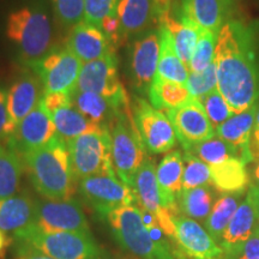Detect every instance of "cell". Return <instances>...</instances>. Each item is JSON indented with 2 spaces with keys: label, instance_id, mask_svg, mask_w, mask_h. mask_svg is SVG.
Masks as SVG:
<instances>
[{
  "label": "cell",
  "instance_id": "33",
  "mask_svg": "<svg viewBox=\"0 0 259 259\" xmlns=\"http://www.w3.org/2000/svg\"><path fill=\"white\" fill-rule=\"evenodd\" d=\"M213 199L215 194L209 186L183 190L178 198V206L180 212L186 218L203 221L208 219L211 211L215 204Z\"/></svg>",
  "mask_w": 259,
  "mask_h": 259
},
{
  "label": "cell",
  "instance_id": "6",
  "mask_svg": "<svg viewBox=\"0 0 259 259\" xmlns=\"http://www.w3.org/2000/svg\"><path fill=\"white\" fill-rule=\"evenodd\" d=\"M109 134L112 162L116 177L132 187L136 174L149 157L132 113L119 115L109 126Z\"/></svg>",
  "mask_w": 259,
  "mask_h": 259
},
{
  "label": "cell",
  "instance_id": "48",
  "mask_svg": "<svg viewBox=\"0 0 259 259\" xmlns=\"http://www.w3.org/2000/svg\"><path fill=\"white\" fill-rule=\"evenodd\" d=\"M253 176H254V179H255V181H257V184H258V186H259V162L257 163V166L254 167Z\"/></svg>",
  "mask_w": 259,
  "mask_h": 259
},
{
  "label": "cell",
  "instance_id": "23",
  "mask_svg": "<svg viewBox=\"0 0 259 259\" xmlns=\"http://www.w3.org/2000/svg\"><path fill=\"white\" fill-rule=\"evenodd\" d=\"M71 102L88 120L108 128L120 114L132 113L131 109L119 106L113 100L94 93L73 90L71 94Z\"/></svg>",
  "mask_w": 259,
  "mask_h": 259
},
{
  "label": "cell",
  "instance_id": "28",
  "mask_svg": "<svg viewBox=\"0 0 259 259\" xmlns=\"http://www.w3.org/2000/svg\"><path fill=\"white\" fill-rule=\"evenodd\" d=\"M158 25L166 28L173 42L174 50L178 57L189 69L190 61L192 59L197 40H198L199 28L196 25L180 21L170 14V11L162 16L158 21Z\"/></svg>",
  "mask_w": 259,
  "mask_h": 259
},
{
  "label": "cell",
  "instance_id": "19",
  "mask_svg": "<svg viewBox=\"0 0 259 259\" xmlns=\"http://www.w3.org/2000/svg\"><path fill=\"white\" fill-rule=\"evenodd\" d=\"M120 45L130 38L151 30L158 24V12L155 0H119L116 8Z\"/></svg>",
  "mask_w": 259,
  "mask_h": 259
},
{
  "label": "cell",
  "instance_id": "1",
  "mask_svg": "<svg viewBox=\"0 0 259 259\" xmlns=\"http://www.w3.org/2000/svg\"><path fill=\"white\" fill-rule=\"evenodd\" d=\"M218 89L235 114L259 101L254 25L234 19L219 32L215 51Z\"/></svg>",
  "mask_w": 259,
  "mask_h": 259
},
{
  "label": "cell",
  "instance_id": "25",
  "mask_svg": "<svg viewBox=\"0 0 259 259\" xmlns=\"http://www.w3.org/2000/svg\"><path fill=\"white\" fill-rule=\"evenodd\" d=\"M257 103L246 111L234 114L215 130L216 136L234 145L242 153V160L246 164L252 160L250 153V139L254 126Z\"/></svg>",
  "mask_w": 259,
  "mask_h": 259
},
{
  "label": "cell",
  "instance_id": "47",
  "mask_svg": "<svg viewBox=\"0 0 259 259\" xmlns=\"http://www.w3.org/2000/svg\"><path fill=\"white\" fill-rule=\"evenodd\" d=\"M5 246H6V238L4 235V232L0 231V252L4 250Z\"/></svg>",
  "mask_w": 259,
  "mask_h": 259
},
{
  "label": "cell",
  "instance_id": "4",
  "mask_svg": "<svg viewBox=\"0 0 259 259\" xmlns=\"http://www.w3.org/2000/svg\"><path fill=\"white\" fill-rule=\"evenodd\" d=\"M118 244L139 259H178L169 244H160L153 238L142 219L137 205H126L106 216Z\"/></svg>",
  "mask_w": 259,
  "mask_h": 259
},
{
  "label": "cell",
  "instance_id": "10",
  "mask_svg": "<svg viewBox=\"0 0 259 259\" xmlns=\"http://www.w3.org/2000/svg\"><path fill=\"white\" fill-rule=\"evenodd\" d=\"M132 115L148 153H169L176 147L178 138L167 114L154 108L143 97L135 99Z\"/></svg>",
  "mask_w": 259,
  "mask_h": 259
},
{
  "label": "cell",
  "instance_id": "21",
  "mask_svg": "<svg viewBox=\"0 0 259 259\" xmlns=\"http://www.w3.org/2000/svg\"><path fill=\"white\" fill-rule=\"evenodd\" d=\"M45 95L36 73L24 72L15 79L8 90V111L11 135L16 126L38 105Z\"/></svg>",
  "mask_w": 259,
  "mask_h": 259
},
{
  "label": "cell",
  "instance_id": "17",
  "mask_svg": "<svg viewBox=\"0 0 259 259\" xmlns=\"http://www.w3.org/2000/svg\"><path fill=\"white\" fill-rule=\"evenodd\" d=\"M132 189L137 197V205L154 213L164 234L173 238L174 219L179 215H176L164 208L157 184L156 166L150 157L147 158L143 166L136 174Z\"/></svg>",
  "mask_w": 259,
  "mask_h": 259
},
{
  "label": "cell",
  "instance_id": "35",
  "mask_svg": "<svg viewBox=\"0 0 259 259\" xmlns=\"http://www.w3.org/2000/svg\"><path fill=\"white\" fill-rule=\"evenodd\" d=\"M23 168V162L15 151L0 145V199L18 192Z\"/></svg>",
  "mask_w": 259,
  "mask_h": 259
},
{
  "label": "cell",
  "instance_id": "26",
  "mask_svg": "<svg viewBox=\"0 0 259 259\" xmlns=\"http://www.w3.org/2000/svg\"><path fill=\"white\" fill-rule=\"evenodd\" d=\"M36 202L28 194H15L0 199V231L16 233L30 227L35 220Z\"/></svg>",
  "mask_w": 259,
  "mask_h": 259
},
{
  "label": "cell",
  "instance_id": "44",
  "mask_svg": "<svg viewBox=\"0 0 259 259\" xmlns=\"http://www.w3.org/2000/svg\"><path fill=\"white\" fill-rule=\"evenodd\" d=\"M250 153L253 161H259V101L255 108L254 126L250 139Z\"/></svg>",
  "mask_w": 259,
  "mask_h": 259
},
{
  "label": "cell",
  "instance_id": "29",
  "mask_svg": "<svg viewBox=\"0 0 259 259\" xmlns=\"http://www.w3.org/2000/svg\"><path fill=\"white\" fill-rule=\"evenodd\" d=\"M157 29L160 34V58H158L157 72L155 78L185 85L189 77V69L178 57L166 28L158 25Z\"/></svg>",
  "mask_w": 259,
  "mask_h": 259
},
{
  "label": "cell",
  "instance_id": "36",
  "mask_svg": "<svg viewBox=\"0 0 259 259\" xmlns=\"http://www.w3.org/2000/svg\"><path fill=\"white\" fill-rule=\"evenodd\" d=\"M218 38V32L199 28L198 40L189 65L190 72H202L213 63Z\"/></svg>",
  "mask_w": 259,
  "mask_h": 259
},
{
  "label": "cell",
  "instance_id": "16",
  "mask_svg": "<svg viewBox=\"0 0 259 259\" xmlns=\"http://www.w3.org/2000/svg\"><path fill=\"white\" fill-rule=\"evenodd\" d=\"M166 114L184 150L216 135L198 99L192 97L185 105L167 111Z\"/></svg>",
  "mask_w": 259,
  "mask_h": 259
},
{
  "label": "cell",
  "instance_id": "27",
  "mask_svg": "<svg viewBox=\"0 0 259 259\" xmlns=\"http://www.w3.org/2000/svg\"><path fill=\"white\" fill-rule=\"evenodd\" d=\"M50 114L57 128L58 136L63 138L66 143L79 136L109 130L106 126H101L88 120L85 116L80 114L78 109L72 105V102L59 107L56 111L51 112Z\"/></svg>",
  "mask_w": 259,
  "mask_h": 259
},
{
  "label": "cell",
  "instance_id": "13",
  "mask_svg": "<svg viewBox=\"0 0 259 259\" xmlns=\"http://www.w3.org/2000/svg\"><path fill=\"white\" fill-rule=\"evenodd\" d=\"M31 226L45 233H90L85 213L80 204L73 198L67 200L44 199L36 202L35 220Z\"/></svg>",
  "mask_w": 259,
  "mask_h": 259
},
{
  "label": "cell",
  "instance_id": "40",
  "mask_svg": "<svg viewBox=\"0 0 259 259\" xmlns=\"http://www.w3.org/2000/svg\"><path fill=\"white\" fill-rule=\"evenodd\" d=\"M186 88L189 89L191 96L199 99L212 90L218 89V72L216 65L212 63L202 72H190L187 77Z\"/></svg>",
  "mask_w": 259,
  "mask_h": 259
},
{
  "label": "cell",
  "instance_id": "11",
  "mask_svg": "<svg viewBox=\"0 0 259 259\" xmlns=\"http://www.w3.org/2000/svg\"><path fill=\"white\" fill-rule=\"evenodd\" d=\"M78 189L87 203L103 218L121 206L137 205L134 189L112 174H100L79 180Z\"/></svg>",
  "mask_w": 259,
  "mask_h": 259
},
{
  "label": "cell",
  "instance_id": "32",
  "mask_svg": "<svg viewBox=\"0 0 259 259\" xmlns=\"http://www.w3.org/2000/svg\"><path fill=\"white\" fill-rule=\"evenodd\" d=\"M242 193H225L216 200L208 219L205 220V228L218 244L228 227L229 222L239 206ZM220 246V245H219Z\"/></svg>",
  "mask_w": 259,
  "mask_h": 259
},
{
  "label": "cell",
  "instance_id": "31",
  "mask_svg": "<svg viewBox=\"0 0 259 259\" xmlns=\"http://www.w3.org/2000/svg\"><path fill=\"white\" fill-rule=\"evenodd\" d=\"M148 99L154 108L167 112L185 105L192 96L186 85L155 78L149 90Z\"/></svg>",
  "mask_w": 259,
  "mask_h": 259
},
{
  "label": "cell",
  "instance_id": "42",
  "mask_svg": "<svg viewBox=\"0 0 259 259\" xmlns=\"http://www.w3.org/2000/svg\"><path fill=\"white\" fill-rule=\"evenodd\" d=\"M220 259H259V226L244 244L225 251Z\"/></svg>",
  "mask_w": 259,
  "mask_h": 259
},
{
  "label": "cell",
  "instance_id": "9",
  "mask_svg": "<svg viewBox=\"0 0 259 259\" xmlns=\"http://www.w3.org/2000/svg\"><path fill=\"white\" fill-rule=\"evenodd\" d=\"M160 58V34L151 29L135 37L127 50V76L130 84L141 96H147L157 72Z\"/></svg>",
  "mask_w": 259,
  "mask_h": 259
},
{
  "label": "cell",
  "instance_id": "5",
  "mask_svg": "<svg viewBox=\"0 0 259 259\" xmlns=\"http://www.w3.org/2000/svg\"><path fill=\"white\" fill-rule=\"evenodd\" d=\"M14 236L28 250L37 251L53 259H100V248L92 233H45L30 226Z\"/></svg>",
  "mask_w": 259,
  "mask_h": 259
},
{
  "label": "cell",
  "instance_id": "7",
  "mask_svg": "<svg viewBox=\"0 0 259 259\" xmlns=\"http://www.w3.org/2000/svg\"><path fill=\"white\" fill-rule=\"evenodd\" d=\"M67 148L77 181L100 174L116 176L112 162L109 130L79 136L70 141Z\"/></svg>",
  "mask_w": 259,
  "mask_h": 259
},
{
  "label": "cell",
  "instance_id": "43",
  "mask_svg": "<svg viewBox=\"0 0 259 259\" xmlns=\"http://www.w3.org/2000/svg\"><path fill=\"white\" fill-rule=\"evenodd\" d=\"M11 136L8 111V92L0 87V141H8Z\"/></svg>",
  "mask_w": 259,
  "mask_h": 259
},
{
  "label": "cell",
  "instance_id": "45",
  "mask_svg": "<svg viewBox=\"0 0 259 259\" xmlns=\"http://www.w3.org/2000/svg\"><path fill=\"white\" fill-rule=\"evenodd\" d=\"M18 259H53L46 254H42L40 252L34 250H23L18 255Z\"/></svg>",
  "mask_w": 259,
  "mask_h": 259
},
{
  "label": "cell",
  "instance_id": "15",
  "mask_svg": "<svg viewBox=\"0 0 259 259\" xmlns=\"http://www.w3.org/2000/svg\"><path fill=\"white\" fill-rule=\"evenodd\" d=\"M239 11V0H179L176 16L180 21L213 32L234 21Z\"/></svg>",
  "mask_w": 259,
  "mask_h": 259
},
{
  "label": "cell",
  "instance_id": "39",
  "mask_svg": "<svg viewBox=\"0 0 259 259\" xmlns=\"http://www.w3.org/2000/svg\"><path fill=\"white\" fill-rule=\"evenodd\" d=\"M57 21L72 29L84 21V0H51Z\"/></svg>",
  "mask_w": 259,
  "mask_h": 259
},
{
  "label": "cell",
  "instance_id": "34",
  "mask_svg": "<svg viewBox=\"0 0 259 259\" xmlns=\"http://www.w3.org/2000/svg\"><path fill=\"white\" fill-rule=\"evenodd\" d=\"M185 153H190L202 160L208 166H216L231 158H240L242 160V153L234 145H232L225 139L220 138L219 136H213L212 138L200 142L185 150ZM244 161V160H242Z\"/></svg>",
  "mask_w": 259,
  "mask_h": 259
},
{
  "label": "cell",
  "instance_id": "2",
  "mask_svg": "<svg viewBox=\"0 0 259 259\" xmlns=\"http://www.w3.org/2000/svg\"><path fill=\"white\" fill-rule=\"evenodd\" d=\"M4 32L17 59L31 69L53 51L51 17L40 0H31L10 10Z\"/></svg>",
  "mask_w": 259,
  "mask_h": 259
},
{
  "label": "cell",
  "instance_id": "24",
  "mask_svg": "<svg viewBox=\"0 0 259 259\" xmlns=\"http://www.w3.org/2000/svg\"><path fill=\"white\" fill-rule=\"evenodd\" d=\"M259 226L257 210L251 194L247 193L244 202L238 206L236 211L223 233L220 247L222 251H228L238 247L253 234Z\"/></svg>",
  "mask_w": 259,
  "mask_h": 259
},
{
  "label": "cell",
  "instance_id": "18",
  "mask_svg": "<svg viewBox=\"0 0 259 259\" xmlns=\"http://www.w3.org/2000/svg\"><path fill=\"white\" fill-rule=\"evenodd\" d=\"M174 240L191 259H220L222 248L196 220L179 215L174 219Z\"/></svg>",
  "mask_w": 259,
  "mask_h": 259
},
{
  "label": "cell",
  "instance_id": "38",
  "mask_svg": "<svg viewBox=\"0 0 259 259\" xmlns=\"http://www.w3.org/2000/svg\"><path fill=\"white\" fill-rule=\"evenodd\" d=\"M198 100L204 107V111H205L210 122L215 130L223 124L227 119L235 114L226 100L223 99L219 89L212 90L206 95L199 97Z\"/></svg>",
  "mask_w": 259,
  "mask_h": 259
},
{
  "label": "cell",
  "instance_id": "20",
  "mask_svg": "<svg viewBox=\"0 0 259 259\" xmlns=\"http://www.w3.org/2000/svg\"><path fill=\"white\" fill-rule=\"evenodd\" d=\"M66 47L82 64L116 54V48L96 25L83 21L70 30Z\"/></svg>",
  "mask_w": 259,
  "mask_h": 259
},
{
  "label": "cell",
  "instance_id": "8",
  "mask_svg": "<svg viewBox=\"0 0 259 259\" xmlns=\"http://www.w3.org/2000/svg\"><path fill=\"white\" fill-rule=\"evenodd\" d=\"M74 90L99 94L126 109H131L130 97L119 78L116 54L83 64Z\"/></svg>",
  "mask_w": 259,
  "mask_h": 259
},
{
  "label": "cell",
  "instance_id": "3",
  "mask_svg": "<svg viewBox=\"0 0 259 259\" xmlns=\"http://www.w3.org/2000/svg\"><path fill=\"white\" fill-rule=\"evenodd\" d=\"M32 185L45 199L67 200L76 193L67 143L56 136L50 143L21 157Z\"/></svg>",
  "mask_w": 259,
  "mask_h": 259
},
{
  "label": "cell",
  "instance_id": "46",
  "mask_svg": "<svg viewBox=\"0 0 259 259\" xmlns=\"http://www.w3.org/2000/svg\"><path fill=\"white\" fill-rule=\"evenodd\" d=\"M248 193L251 194L252 199H253L255 210H257L258 220H259V186H251V189L248 190Z\"/></svg>",
  "mask_w": 259,
  "mask_h": 259
},
{
  "label": "cell",
  "instance_id": "30",
  "mask_svg": "<svg viewBox=\"0 0 259 259\" xmlns=\"http://www.w3.org/2000/svg\"><path fill=\"white\" fill-rule=\"evenodd\" d=\"M211 183L220 192L242 193L248 185L246 163L240 158H231L216 166H210Z\"/></svg>",
  "mask_w": 259,
  "mask_h": 259
},
{
  "label": "cell",
  "instance_id": "22",
  "mask_svg": "<svg viewBox=\"0 0 259 259\" xmlns=\"http://www.w3.org/2000/svg\"><path fill=\"white\" fill-rule=\"evenodd\" d=\"M184 158L180 151H170L156 167V178L164 208L180 215L178 198L183 191Z\"/></svg>",
  "mask_w": 259,
  "mask_h": 259
},
{
  "label": "cell",
  "instance_id": "41",
  "mask_svg": "<svg viewBox=\"0 0 259 259\" xmlns=\"http://www.w3.org/2000/svg\"><path fill=\"white\" fill-rule=\"evenodd\" d=\"M119 0H84V21L100 28L102 21L116 15Z\"/></svg>",
  "mask_w": 259,
  "mask_h": 259
},
{
  "label": "cell",
  "instance_id": "37",
  "mask_svg": "<svg viewBox=\"0 0 259 259\" xmlns=\"http://www.w3.org/2000/svg\"><path fill=\"white\" fill-rule=\"evenodd\" d=\"M184 158L183 190L209 186L211 183L210 167L202 160L190 153H185Z\"/></svg>",
  "mask_w": 259,
  "mask_h": 259
},
{
  "label": "cell",
  "instance_id": "14",
  "mask_svg": "<svg viewBox=\"0 0 259 259\" xmlns=\"http://www.w3.org/2000/svg\"><path fill=\"white\" fill-rule=\"evenodd\" d=\"M57 135L52 116L45 106L44 99H41L38 105L16 126L6 144L8 148L22 157L29 151L45 147Z\"/></svg>",
  "mask_w": 259,
  "mask_h": 259
},
{
  "label": "cell",
  "instance_id": "12",
  "mask_svg": "<svg viewBox=\"0 0 259 259\" xmlns=\"http://www.w3.org/2000/svg\"><path fill=\"white\" fill-rule=\"evenodd\" d=\"M82 61L67 47L57 48L32 67L40 78L45 94L71 95L77 87Z\"/></svg>",
  "mask_w": 259,
  "mask_h": 259
}]
</instances>
